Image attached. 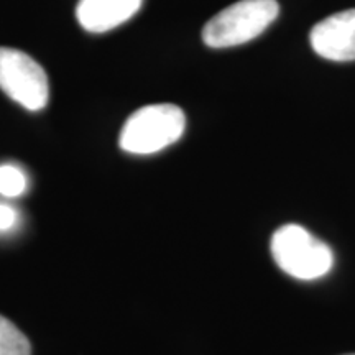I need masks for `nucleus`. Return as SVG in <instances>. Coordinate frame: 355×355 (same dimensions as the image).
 <instances>
[{
    "mask_svg": "<svg viewBox=\"0 0 355 355\" xmlns=\"http://www.w3.org/2000/svg\"><path fill=\"white\" fill-rule=\"evenodd\" d=\"M186 115L175 104L145 105L123 123L119 145L132 155H153L183 137Z\"/></svg>",
    "mask_w": 355,
    "mask_h": 355,
    "instance_id": "1",
    "label": "nucleus"
},
{
    "mask_svg": "<svg viewBox=\"0 0 355 355\" xmlns=\"http://www.w3.org/2000/svg\"><path fill=\"white\" fill-rule=\"evenodd\" d=\"M272 257L279 268L296 279H318L334 266L331 247L298 224H286L273 234Z\"/></svg>",
    "mask_w": 355,
    "mask_h": 355,
    "instance_id": "2",
    "label": "nucleus"
},
{
    "mask_svg": "<svg viewBox=\"0 0 355 355\" xmlns=\"http://www.w3.org/2000/svg\"><path fill=\"white\" fill-rule=\"evenodd\" d=\"M278 13L277 0H239L204 25L202 42L216 50L252 42L277 20Z\"/></svg>",
    "mask_w": 355,
    "mask_h": 355,
    "instance_id": "3",
    "label": "nucleus"
},
{
    "mask_svg": "<svg viewBox=\"0 0 355 355\" xmlns=\"http://www.w3.org/2000/svg\"><path fill=\"white\" fill-rule=\"evenodd\" d=\"M0 89L21 107L37 112L50 101V83L32 56L13 48H0Z\"/></svg>",
    "mask_w": 355,
    "mask_h": 355,
    "instance_id": "4",
    "label": "nucleus"
},
{
    "mask_svg": "<svg viewBox=\"0 0 355 355\" xmlns=\"http://www.w3.org/2000/svg\"><path fill=\"white\" fill-rule=\"evenodd\" d=\"M313 50L331 61L355 60V8L337 12L313 26L309 33Z\"/></svg>",
    "mask_w": 355,
    "mask_h": 355,
    "instance_id": "5",
    "label": "nucleus"
},
{
    "mask_svg": "<svg viewBox=\"0 0 355 355\" xmlns=\"http://www.w3.org/2000/svg\"><path fill=\"white\" fill-rule=\"evenodd\" d=\"M144 0H81L76 19L86 32L105 33L130 20Z\"/></svg>",
    "mask_w": 355,
    "mask_h": 355,
    "instance_id": "6",
    "label": "nucleus"
},
{
    "mask_svg": "<svg viewBox=\"0 0 355 355\" xmlns=\"http://www.w3.org/2000/svg\"><path fill=\"white\" fill-rule=\"evenodd\" d=\"M0 355H32L24 332L3 316H0Z\"/></svg>",
    "mask_w": 355,
    "mask_h": 355,
    "instance_id": "7",
    "label": "nucleus"
},
{
    "mask_svg": "<svg viewBox=\"0 0 355 355\" xmlns=\"http://www.w3.org/2000/svg\"><path fill=\"white\" fill-rule=\"evenodd\" d=\"M28 188V180L15 165H0V194L6 198H19Z\"/></svg>",
    "mask_w": 355,
    "mask_h": 355,
    "instance_id": "8",
    "label": "nucleus"
},
{
    "mask_svg": "<svg viewBox=\"0 0 355 355\" xmlns=\"http://www.w3.org/2000/svg\"><path fill=\"white\" fill-rule=\"evenodd\" d=\"M19 224V212L7 204H0V232H8Z\"/></svg>",
    "mask_w": 355,
    "mask_h": 355,
    "instance_id": "9",
    "label": "nucleus"
},
{
    "mask_svg": "<svg viewBox=\"0 0 355 355\" xmlns=\"http://www.w3.org/2000/svg\"><path fill=\"white\" fill-rule=\"evenodd\" d=\"M349 355H355V354H349Z\"/></svg>",
    "mask_w": 355,
    "mask_h": 355,
    "instance_id": "10",
    "label": "nucleus"
}]
</instances>
